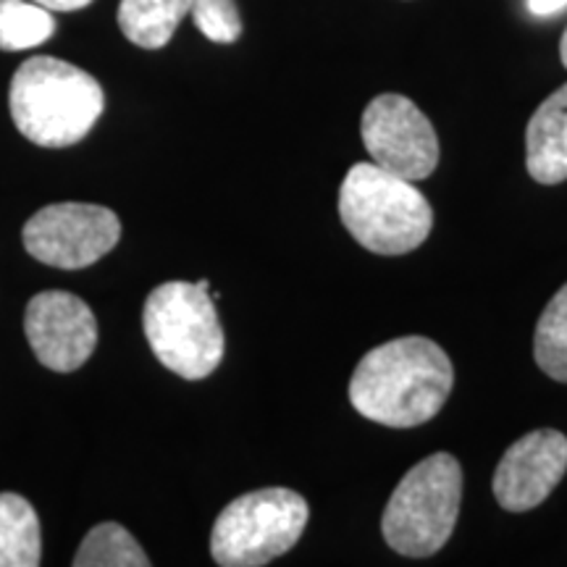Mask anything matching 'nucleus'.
<instances>
[{
    "label": "nucleus",
    "instance_id": "f03ea898",
    "mask_svg": "<svg viewBox=\"0 0 567 567\" xmlns=\"http://www.w3.org/2000/svg\"><path fill=\"white\" fill-rule=\"evenodd\" d=\"M11 118L40 147H69L84 140L103 116L101 82L51 55H34L17 69L9 92Z\"/></svg>",
    "mask_w": 567,
    "mask_h": 567
},
{
    "label": "nucleus",
    "instance_id": "7ed1b4c3",
    "mask_svg": "<svg viewBox=\"0 0 567 567\" xmlns=\"http://www.w3.org/2000/svg\"><path fill=\"white\" fill-rule=\"evenodd\" d=\"M339 216L358 245L375 255H408L429 239L434 210L415 182L375 163H354L339 189Z\"/></svg>",
    "mask_w": 567,
    "mask_h": 567
},
{
    "label": "nucleus",
    "instance_id": "aec40b11",
    "mask_svg": "<svg viewBox=\"0 0 567 567\" xmlns=\"http://www.w3.org/2000/svg\"><path fill=\"white\" fill-rule=\"evenodd\" d=\"M559 59H563V66L567 69V30L563 32V40H559Z\"/></svg>",
    "mask_w": 567,
    "mask_h": 567
},
{
    "label": "nucleus",
    "instance_id": "4468645a",
    "mask_svg": "<svg viewBox=\"0 0 567 567\" xmlns=\"http://www.w3.org/2000/svg\"><path fill=\"white\" fill-rule=\"evenodd\" d=\"M151 557L118 523H101L84 536L74 567H147Z\"/></svg>",
    "mask_w": 567,
    "mask_h": 567
},
{
    "label": "nucleus",
    "instance_id": "9b49d317",
    "mask_svg": "<svg viewBox=\"0 0 567 567\" xmlns=\"http://www.w3.org/2000/svg\"><path fill=\"white\" fill-rule=\"evenodd\" d=\"M526 166L538 184L567 179V84L538 105L526 126Z\"/></svg>",
    "mask_w": 567,
    "mask_h": 567
},
{
    "label": "nucleus",
    "instance_id": "6ab92c4d",
    "mask_svg": "<svg viewBox=\"0 0 567 567\" xmlns=\"http://www.w3.org/2000/svg\"><path fill=\"white\" fill-rule=\"evenodd\" d=\"M34 3L45 6L48 11H80L87 9L92 0H34Z\"/></svg>",
    "mask_w": 567,
    "mask_h": 567
},
{
    "label": "nucleus",
    "instance_id": "dca6fc26",
    "mask_svg": "<svg viewBox=\"0 0 567 567\" xmlns=\"http://www.w3.org/2000/svg\"><path fill=\"white\" fill-rule=\"evenodd\" d=\"M534 358L549 379L567 384V284L559 287L538 318Z\"/></svg>",
    "mask_w": 567,
    "mask_h": 567
},
{
    "label": "nucleus",
    "instance_id": "9d476101",
    "mask_svg": "<svg viewBox=\"0 0 567 567\" xmlns=\"http://www.w3.org/2000/svg\"><path fill=\"white\" fill-rule=\"evenodd\" d=\"M567 473V436L555 429L530 431L509 446L494 471V496L507 513L542 505Z\"/></svg>",
    "mask_w": 567,
    "mask_h": 567
},
{
    "label": "nucleus",
    "instance_id": "39448f33",
    "mask_svg": "<svg viewBox=\"0 0 567 567\" xmlns=\"http://www.w3.org/2000/svg\"><path fill=\"white\" fill-rule=\"evenodd\" d=\"M208 289L189 281H166L145 300L142 326L151 350L168 371L200 381L224 360V329Z\"/></svg>",
    "mask_w": 567,
    "mask_h": 567
},
{
    "label": "nucleus",
    "instance_id": "f8f14e48",
    "mask_svg": "<svg viewBox=\"0 0 567 567\" xmlns=\"http://www.w3.org/2000/svg\"><path fill=\"white\" fill-rule=\"evenodd\" d=\"M189 11L193 0H122L118 27L137 48L158 51L172 42L176 27Z\"/></svg>",
    "mask_w": 567,
    "mask_h": 567
},
{
    "label": "nucleus",
    "instance_id": "ddd939ff",
    "mask_svg": "<svg viewBox=\"0 0 567 567\" xmlns=\"http://www.w3.org/2000/svg\"><path fill=\"white\" fill-rule=\"evenodd\" d=\"M42 538L38 513L24 496L0 494V567H38Z\"/></svg>",
    "mask_w": 567,
    "mask_h": 567
},
{
    "label": "nucleus",
    "instance_id": "a211bd4d",
    "mask_svg": "<svg viewBox=\"0 0 567 567\" xmlns=\"http://www.w3.org/2000/svg\"><path fill=\"white\" fill-rule=\"evenodd\" d=\"M567 6V0H528V11L536 17H555Z\"/></svg>",
    "mask_w": 567,
    "mask_h": 567
},
{
    "label": "nucleus",
    "instance_id": "423d86ee",
    "mask_svg": "<svg viewBox=\"0 0 567 567\" xmlns=\"http://www.w3.org/2000/svg\"><path fill=\"white\" fill-rule=\"evenodd\" d=\"M308 502L292 488H258L224 507L210 534V555L221 567H260L287 555L308 526Z\"/></svg>",
    "mask_w": 567,
    "mask_h": 567
},
{
    "label": "nucleus",
    "instance_id": "f3484780",
    "mask_svg": "<svg viewBox=\"0 0 567 567\" xmlns=\"http://www.w3.org/2000/svg\"><path fill=\"white\" fill-rule=\"evenodd\" d=\"M195 27L210 42L231 45L243 34V17H239L237 0H193Z\"/></svg>",
    "mask_w": 567,
    "mask_h": 567
},
{
    "label": "nucleus",
    "instance_id": "0eeeda50",
    "mask_svg": "<svg viewBox=\"0 0 567 567\" xmlns=\"http://www.w3.org/2000/svg\"><path fill=\"white\" fill-rule=\"evenodd\" d=\"M122 237V221L111 208L92 203H55L34 213L21 239L40 264L74 271L109 255Z\"/></svg>",
    "mask_w": 567,
    "mask_h": 567
},
{
    "label": "nucleus",
    "instance_id": "1a4fd4ad",
    "mask_svg": "<svg viewBox=\"0 0 567 567\" xmlns=\"http://www.w3.org/2000/svg\"><path fill=\"white\" fill-rule=\"evenodd\" d=\"M24 334L42 365L55 373H71L95 352L97 321L80 297L51 289L34 295L27 305Z\"/></svg>",
    "mask_w": 567,
    "mask_h": 567
},
{
    "label": "nucleus",
    "instance_id": "f257e3e1",
    "mask_svg": "<svg viewBox=\"0 0 567 567\" xmlns=\"http://www.w3.org/2000/svg\"><path fill=\"white\" fill-rule=\"evenodd\" d=\"M452 384L455 368L434 339L400 337L360 360L350 381V402L368 421L415 429L444 408Z\"/></svg>",
    "mask_w": 567,
    "mask_h": 567
},
{
    "label": "nucleus",
    "instance_id": "20e7f679",
    "mask_svg": "<svg viewBox=\"0 0 567 567\" xmlns=\"http://www.w3.org/2000/svg\"><path fill=\"white\" fill-rule=\"evenodd\" d=\"M463 502V467L450 452H436L415 467L389 496L381 534L396 555L434 557L450 542Z\"/></svg>",
    "mask_w": 567,
    "mask_h": 567
},
{
    "label": "nucleus",
    "instance_id": "6e6552de",
    "mask_svg": "<svg viewBox=\"0 0 567 567\" xmlns=\"http://www.w3.org/2000/svg\"><path fill=\"white\" fill-rule=\"evenodd\" d=\"M363 145L375 166L408 182L429 179L439 166L434 124L405 95L384 92L373 97L360 122Z\"/></svg>",
    "mask_w": 567,
    "mask_h": 567
},
{
    "label": "nucleus",
    "instance_id": "2eb2a0df",
    "mask_svg": "<svg viewBox=\"0 0 567 567\" xmlns=\"http://www.w3.org/2000/svg\"><path fill=\"white\" fill-rule=\"evenodd\" d=\"M55 32L53 11L34 0H0V51H30Z\"/></svg>",
    "mask_w": 567,
    "mask_h": 567
}]
</instances>
